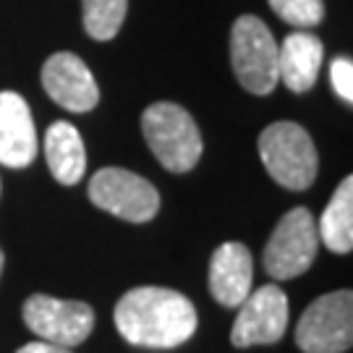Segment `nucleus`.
<instances>
[{"mask_svg": "<svg viewBox=\"0 0 353 353\" xmlns=\"http://www.w3.org/2000/svg\"><path fill=\"white\" fill-rule=\"evenodd\" d=\"M115 327L121 338L141 348H176L196 332L194 303L173 288L141 285L115 303Z\"/></svg>", "mask_w": 353, "mask_h": 353, "instance_id": "f257e3e1", "label": "nucleus"}, {"mask_svg": "<svg viewBox=\"0 0 353 353\" xmlns=\"http://www.w3.org/2000/svg\"><path fill=\"white\" fill-rule=\"evenodd\" d=\"M256 150L270 178L288 191H303L314 183L319 154L309 131L293 121H278L259 134Z\"/></svg>", "mask_w": 353, "mask_h": 353, "instance_id": "f03ea898", "label": "nucleus"}, {"mask_svg": "<svg viewBox=\"0 0 353 353\" xmlns=\"http://www.w3.org/2000/svg\"><path fill=\"white\" fill-rule=\"evenodd\" d=\"M141 134L157 163L170 173H189L202 157V134L189 110L176 102H154L141 115Z\"/></svg>", "mask_w": 353, "mask_h": 353, "instance_id": "7ed1b4c3", "label": "nucleus"}, {"mask_svg": "<svg viewBox=\"0 0 353 353\" xmlns=\"http://www.w3.org/2000/svg\"><path fill=\"white\" fill-rule=\"evenodd\" d=\"M230 63L239 84L252 94H270L278 84V42L259 16H241L230 29Z\"/></svg>", "mask_w": 353, "mask_h": 353, "instance_id": "20e7f679", "label": "nucleus"}, {"mask_svg": "<svg viewBox=\"0 0 353 353\" xmlns=\"http://www.w3.org/2000/svg\"><path fill=\"white\" fill-rule=\"evenodd\" d=\"M319 236L316 220L306 207H296L280 217L265 246V270L272 280H290L303 275L316 256Z\"/></svg>", "mask_w": 353, "mask_h": 353, "instance_id": "39448f33", "label": "nucleus"}, {"mask_svg": "<svg viewBox=\"0 0 353 353\" xmlns=\"http://www.w3.org/2000/svg\"><path fill=\"white\" fill-rule=\"evenodd\" d=\"M353 343V293L335 290L306 306L296 325L303 353H345Z\"/></svg>", "mask_w": 353, "mask_h": 353, "instance_id": "423d86ee", "label": "nucleus"}, {"mask_svg": "<svg viewBox=\"0 0 353 353\" xmlns=\"http://www.w3.org/2000/svg\"><path fill=\"white\" fill-rule=\"evenodd\" d=\"M89 199L94 207L128 223H150L160 212V194L147 178L126 168H102L89 181Z\"/></svg>", "mask_w": 353, "mask_h": 353, "instance_id": "0eeeda50", "label": "nucleus"}, {"mask_svg": "<svg viewBox=\"0 0 353 353\" xmlns=\"http://www.w3.org/2000/svg\"><path fill=\"white\" fill-rule=\"evenodd\" d=\"M24 322L39 341L74 348L92 335L94 312L84 301H63L45 293H34L24 301Z\"/></svg>", "mask_w": 353, "mask_h": 353, "instance_id": "6e6552de", "label": "nucleus"}, {"mask_svg": "<svg viewBox=\"0 0 353 353\" xmlns=\"http://www.w3.org/2000/svg\"><path fill=\"white\" fill-rule=\"evenodd\" d=\"M288 327V296L285 290L270 283L252 290L239 306V316L230 330V343L236 348L272 345L285 335Z\"/></svg>", "mask_w": 353, "mask_h": 353, "instance_id": "1a4fd4ad", "label": "nucleus"}, {"mask_svg": "<svg viewBox=\"0 0 353 353\" xmlns=\"http://www.w3.org/2000/svg\"><path fill=\"white\" fill-rule=\"evenodd\" d=\"M42 87L63 110L89 113L100 102V89L89 65L74 52H55L42 65Z\"/></svg>", "mask_w": 353, "mask_h": 353, "instance_id": "9d476101", "label": "nucleus"}, {"mask_svg": "<svg viewBox=\"0 0 353 353\" xmlns=\"http://www.w3.org/2000/svg\"><path fill=\"white\" fill-rule=\"evenodd\" d=\"M37 128L29 102L11 89L0 92V165L26 168L37 157Z\"/></svg>", "mask_w": 353, "mask_h": 353, "instance_id": "9b49d317", "label": "nucleus"}, {"mask_svg": "<svg viewBox=\"0 0 353 353\" xmlns=\"http://www.w3.org/2000/svg\"><path fill=\"white\" fill-rule=\"evenodd\" d=\"M254 259L252 252L239 241H225L214 249L210 259V293L217 303L239 309L252 293Z\"/></svg>", "mask_w": 353, "mask_h": 353, "instance_id": "f8f14e48", "label": "nucleus"}, {"mask_svg": "<svg viewBox=\"0 0 353 353\" xmlns=\"http://www.w3.org/2000/svg\"><path fill=\"white\" fill-rule=\"evenodd\" d=\"M322 61V39L312 32H293L278 48V81H283L290 92L303 94L316 84Z\"/></svg>", "mask_w": 353, "mask_h": 353, "instance_id": "ddd939ff", "label": "nucleus"}, {"mask_svg": "<svg viewBox=\"0 0 353 353\" xmlns=\"http://www.w3.org/2000/svg\"><path fill=\"white\" fill-rule=\"evenodd\" d=\"M45 160L58 183L74 186L87 173V150L81 134L68 121H55L45 134Z\"/></svg>", "mask_w": 353, "mask_h": 353, "instance_id": "4468645a", "label": "nucleus"}, {"mask_svg": "<svg viewBox=\"0 0 353 353\" xmlns=\"http://www.w3.org/2000/svg\"><path fill=\"white\" fill-rule=\"evenodd\" d=\"M316 236L335 254H348L353 249V176H345L335 189L316 220Z\"/></svg>", "mask_w": 353, "mask_h": 353, "instance_id": "2eb2a0df", "label": "nucleus"}, {"mask_svg": "<svg viewBox=\"0 0 353 353\" xmlns=\"http://www.w3.org/2000/svg\"><path fill=\"white\" fill-rule=\"evenodd\" d=\"M84 29L92 39L108 42L113 39L126 21L128 0H81Z\"/></svg>", "mask_w": 353, "mask_h": 353, "instance_id": "dca6fc26", "label": "nucleus"}, {"mask_svg": "<svg viewBox=\"0 0 353 353\" xmlns=\"http://www.w3.org/2000/svg\"><path fill=\"white\" fill-rule=\"evenodd\" d=\"M267 3L285 24L296 26V29H314L325 19L322 0H267Z\"/></svg>", "mask_w": 353, "mask_h": 353, "instance_id": "f3484780", "label": "nucleus"}, {"mask_svg": "<svg viewBox=\"0 0 353 353\" xmlns=\"http://www.w3.org/2000/svg\"><path fill=\"white\" fill-rule=\"evenodd\" d=\"M330 81H332V89L338 92V97H341L345 105H351L353 102V61L351 58H335L332 63H330Z\"/></svg>", "mask_w": 353, "mask_h": 353, "instance_id": "a211bd4d", "label": "nucleus"}, {"mask_svg": "<svg viewBox=\"0 0 353 353\" xmlns=\"http://www.w3.org/2000/svg\"><path fill=\"white\" fill-rule=\"evenodd\" d=\"M16 353H74L71 348H63V345H52L48 341H34V343H26L21 345Z\"/></svg>", "mask_w": 353, "mask_h": 353, "instance_id": "6ab92c4d", "label": "nucleus"}, {"mask_svg": "<svg viewBox=\"0 0 353 353\" xmlns=\"http://www.w3.org/2000/svg\"><path fill=\"white\" fill-rule=\"evenodd\" d=\"M3 262H6V256H3V249H0V275H3Z\"/></svg>", "mask_w": 353, "mask_h": 353, "instance_id": "aec40b11", "label": "nucleus"}, {"mask_svg": "<svg viewBox=\"0 0 353 353\" xmlns=\"http://www.w3.org/2000/svg\"><path fill=\"white\" fill-rule=\"evenodd\" d=\"M0 189H3V186H0Z\"/></svg>", "mask_w": 353, "mask_h": 353, "instance_id": "412c9836", "label": "nucleus"}]
</instances>
